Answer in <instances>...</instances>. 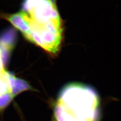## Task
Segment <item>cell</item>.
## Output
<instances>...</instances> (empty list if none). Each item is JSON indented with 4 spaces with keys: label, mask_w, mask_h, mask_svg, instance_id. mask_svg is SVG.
I'll return each instance as SVG.
<instances>
[{
    "label": "cell",
    "mask_w": 121,
    "mask_h": 121,
    "mask_svg": "<svg viewBox=\"0 0 121 121\" xmlns=\"http://www.w3.org/2000/svg\"><path fill=\"white\" fill-rule=\"evenodd\" d=\"M7 19L15 28L22 33L25 37L29 35V26L22 11L8 16Z\"/></svg>",
    "instance_id": "obj_5"
},
{
    "label": "cell",
    "mask_w": 121,
    "mask_h": 121,
    "mask_svg": "<svg viewBox=\"0 0 121 121\" xmlns=\"http://www.w3.org/2000/svg\"><path fill=\"white\" fill-rule=\"evenodd\" d=\"M16 39V32L12 29L7 30L0 36V49L2 52L1 60L4 66L8 62L9 54L14 46Z\"/></svg>",
    "instance_id": "obj_3"
},
{
    "label": "cell",
    "mask_w": 121,
    "mask_h": 121,
    "mask_svg": "<svg viewBox=\"0 0 121 121\" xmlns=\"http://www.w3.org/2000/svg\"><path fill=\"white\" fill-rule=\"evenodd\" d=\"M13 98L12 94L9 92L0 95V111L3 110L10 104Z\"/></svg>",
    "instance_id": "obj_6"
},
{
    "label": "cell",
    "mask_w": 121,
    "mask_h": 121,
    "mask_svg": "<svg viewBox=\"0 0 121 121\" xmlns=\"http://www.w3.org/2000/svg\"><path fill=\"white\" fill-rule=\"evenodd\" d=\"M5 72L6 71L4 70V66L3 65L2 62L1 60H0V79L3 76Z\"/></svg>",
    "instance_id": "obj_7"
},
{
    "label": "cell",
    "mask_w": 121,
    "mask_h": 121,
    "mask_svg": "<svg viewBox=\"0 0 121 121\" xmlns=\"http://www.w3.org/2000/svg\"><path fill=\"white\" fill-rule=\"evenodd\" d=\"M8 79L10 92L13 97L24 91H36L27 82L21 79L16 78L13 74L9 72L8 73Z\"/></svg>",
    "instance_id": "obj_4"
},
{
    "label": "cell",
    "mask_w": 121,
    "mask_h": 121,
    "mask_svg": "<svg viewBox=\"0 0 121 121\" xmlns=\"http://www.w3.org/2000/svg\"><path fill=\"white\" fill-rule=\"evenodd\" d=\"M21 11L30 30L26 39L55 57L60 52L64 33L56 0H24Z\"/></svg>",
    "instance_id": "obj_1"
},
{
    "label": "cell",
    "mask_w": 121,
    "mask_h": 121,
    "mask_svg": "<svg viewBox=\"0 0 121 121\" xmlns=\"http://www.w3.org/2000/svg\"><path fill=\"white\" fill-rule=\"evenodd\" d=\"M1 58H2V52H1V49H0V60H1Z\"/></svg>",
    "instance_id": "obj_8"
},
{
    "label": "cell",
    "mask_w": 121,
    "mask_h": 121,
    "mask_svg": "<svg viewBox=\"0 0 121 121\" xmlns=\"http://www.w3.org/2000/svg\"><path fill=\"white\" fill-rule=\"evenodd\" d=\"M100 98L96 89L73 82L64 85L53 103V121H100Z\"/></svg>",
    "instance_id": "obj_2"
}]
</instances>
